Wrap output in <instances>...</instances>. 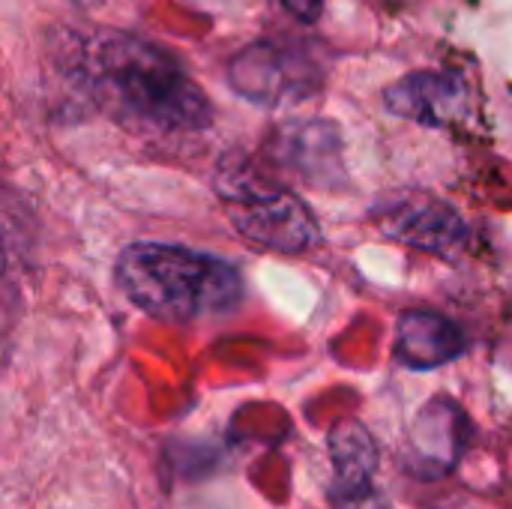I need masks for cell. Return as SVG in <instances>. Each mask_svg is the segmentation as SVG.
Returning a JSON list of instances; mask_svg holds the SVG:
<instances>
[{"mask_svg": "<svg viewBox=\"0 0 512 509\" xmlns=\"http://www.w3.org/2000/svg\"><path fill=\"white\" fill-rule=\"evenodd\" d=\"M78 75L99 108L150 132H198L213 120V105L174 54L126 30L90 36Z\"/></svg>", "mask_w": 512, "mask_h": 509, "instance_id": "6da1fadb", "label": "cell"}, {"mask_svg": "<svg viewBox=\"0 0 512 509\" xmlns=\"http://www.w3.org/2000/svg\"><path fill=\"white\" fill-rule=\"evenodd\" d=\"M117 285L141 312L174 324L222 318L243 300V276L231 261L171 243L126 246Z\"/></svg>", "mask_w": 512, "mask_h": 509, "instance_id": "7a4b0ae2", "label": "cell"}, {"mask_svg": "<svg viewBox=\"0 0 512 509\" xmlns=\"http://www.w3.org/2000/svg\"><path fill=\"white\" fill-rule=\"evenodd\" d=\"M216 195L234 228L261 249L300 255L321 243L312 210L288 186L276 183L246 156H225L216 171Z\"/></svg>", "mask_w": 512, "mask_h": 509, "instance_id": "3957f363", "label": "cell"}, {"mask_svg": "<svg viewBox=\"0 0 512 509\" xmlns=\"http://www.w3.org/2000/svg\"><path fill=\"white\" fill-rule=\"evenodd\" d=\"M228 84L252 105L291 108L324 87V66L300 42L258 39L228 63Z\"/></svg>", "mask_w": 512, "mask_h": 509, "instance_id": "277c9868", "label": "cell"}, {"mask_svg": "<svg viewBox=\"0 0 512 509\" xmlns=\"http://www.w3.org/2000/svg\"><path fill=\"white\" fill-rule=\"evenodd\" d=\"M378 222L387 237L438 258H456L468 246V225L462 216L432 195H405L381 207Z\"/></svg>", "mask_w": 512, "mask_h": 509, "instance_id": "5b68a950", "label": "cell"}, {"mask_svg": "<svg viewBox=\"0 0 512 509\" xmlns=\"http://www.w3.org/2000/svg\"><path fill=\"white\" fill-rule=\"evenodd\" d=\"M333 462V509H387L378 489V447L369 429L357 420H345L330 435Z\"/></svg>", "mask_w": 512, "mask_h": 509, "instance_id": "8992f818", "label": "cell"}, {"mask_svg": "<svg viewBox=\"0 0 512 509\" xmlns=\"http://www.w3.org/2000/svg\"><path fill=\"white\" fill-rule=\"evenodd\" d=\"M384 105L390 114L423 123V126H453L471 108V93L462 75L420 69L384 90Z\"/></svg>", "mask_w": 512, "mask_h": 509, "instance_id": "52a82bcc", "label": "cell"}, {"mask_svg": "<svg viewBox=\"0 0 512 509\" xmlns=\"http://www.w3.org/2000/svg\"><path fill=\"white\" fill-rule=\"evenodd\" d=\"M273 159L309 186H336L345 177L339 129L327 120H288L270 138Z\"/></svg>", "mask_w": 512, "mask_h": 509, "instance_id": "ba28073f", "label": "cell"}, {"mask_svg": "<svg viewBox=\"0 0 512 509\" xmlns=\"http://www.w3.org/2000/svg\"><path fill=\"white\" fill-rule=\"evenodd\" d=\"M465 354L462 330L438 312H405L396 333V357L402 366L426 372Z\"/></svg>", "mask_w": 512, "mask_h": 509, "instance_id": "9c48e42d", "label": "cell"}, {"mask_svg": "<svg viewBox=\"0 0 512 509\" xmlns=\"http://www.w3.org/2000/svg\"><path fill=\"white\" fill-rule=\"evenodd\" d=\"M456 423H462L459 408H453V405H429L420 414V420L414 426V435H411L417 456L423 462H429L432 468L438 462L444 468H450L456 462V456H459V441H462Z\"/></svg>", "mask_w": 512, "mask_h": 509, "instance_id": "30bf717a", "label": "cell"}, {"mask_svg": "<svg viewBox=\"0 0 512 509\" xmlns=\"http://www.w3.org/2000/svg\"><path fill=\"white\" fill-rule=\"evenodd\" d=\"M288 15H294L300 24H315L324 12V0H279Z\"/></svg>", "mask_w": 512, "mask_h": 509, "instance_id": "8fae6325", "label": "cell"}]
</instances>
